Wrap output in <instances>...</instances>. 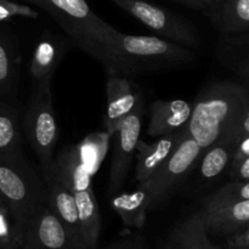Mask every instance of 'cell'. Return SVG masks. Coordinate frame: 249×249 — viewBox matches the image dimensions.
Returning a JSON list of instances; mask_svg holds the SVG:
<instances>
[{"mask_svg":"<svg viewBox=\"0 0 249 249\" xmlns=\"http://www.w3.org/2000/svg\"><path fill=\"white\" fill-rule=\"evenodd\" d=\"M194 60V51L179 44L157 36H133L117 29L104 44L97 58L107 73L125 77L177 70Z\"/></svg>","mask_w":249,"mask_h":249,"instance_id":"cell-1","label":"cell"},{"mask_svg":"<svg viewBox=\"0 0 249 249\" xmlns=\"http://www.w3.org/2000/svg\"><path fill=\"white\" fill-rule=\"evenodd\" d=\"M191 106L187 130L202 150H206L230 133L243 113L249 111L248 87L230 80L212 83Z\"/></svg>","mask_w":249,"mask_h":249,"instance_id":"cell-2","label":"cell"},{"mask_svg":"<svg viewBox=\"0 0 249 249\" xmlns=\"http://www.w3.org/2000/svg\"><path fill=\"white\" fill-rule=\"evenodd\" d=\"M0 202L23 231L40 204L48 202V189L23 152L0 155Z\"/></svg>","mask_w":249,"mask_h":249,"instance_id":"cell-3","label":"cell"},{"mask_svg":"<svg viewBox=\"0 0 249 249\" xmlns=\"http://www.w3.org/2000/svg\"><path fill=\"white\" fill-rule=\"evenodd\" d=\"M48 12L74 45L99 58L116 28L97 16L87 0H22Z\"/></svg>","mask_w":249,"mask_h":249,"instance_id":"cell-4","label":"cell"},{"mask_svg":"<svg viewBox=\"0 0 249 249\" xmlns=\"http://www.w3.org/2000/svg\"><path fill=\"white\" fill-rule=\"evenodd\" d=\"M22 135L38 157L41 174L53 165L55 148L58 140V125L53 108L51 89H33L21 123Z\"/></svg>","mask_w":249,"mask_h":249,"instance_id":"cell-5","label":"cell"},{"mask_svg":"<svg viewBox=\"0 0 249 249\" xmlns=\"http://www.w3.org/2000/svg\"><path fill=\"white\" fill-rule=\"evenodd\" d=\"M204 226L207 232L220 236L248 229L249 182L230 181L202 202Z\"/></svg>","mask_w":249,"mask_h":249,"instance_id":"cell-6","label":"cell"},{"mask_svg":"<svg viewBox=\"0 0 249 249\" xmlns=\"http://www.w3.org/2000/svg\"><path fill=\"white\" fill-rule=\"evenodd\" d=\"M202 152L203 150L192 138L186 125V131L172 155L147 181L139 184L147 194L150 202L148 212L162 207L172 192L194 169L201 158Z\"/></svg>","mask_w":249,"mask_h":249,"instance_id":"cell-7","label":"cell"},{"mask_svg":"<svg viewBox=\"0 0 249 249\" xmlns=\"http://www.w3.org/2000/svg\"><path fill=\"white\" fill-rule=\"evenodd\" d=\"M122 10L139 19L157 36L189 49L201 45L196 27L180 15L169 11L147 0H112Z\"/></svg>","mask_w":249,"mask_h":249,"instance_id":"cell-8","label":"cell"},{"mask_svg":"<svg viewBox=\"0 0 249 249\" xmlns=\"http://www.w3.org/2000/svg\"><path fill=\"white\" fill-rule=\"evenodd\" d=\"M143 96L139 97L133 111L122 122L121 126L111 136L113 138V153H112L111 169H109L108 192L113 196L125 184L130 170L131 162L135 157L136 143L140 140L143 121Z\"/></svg>","mask_w":249,"mask_h":249,"instance_id":"cell-9","label":"cell"},{"mask_svg":"<svg viewBox=\"0 0 249 249\" xmlns=\"http://www.w3.org/2000/svg\"><path fill=\"white\" fill-rule=\"evenodd\" d=\"M14 249H77L48 202L34 211Z\"/></svg>","mask_w":249,"mask_h":249,"instance_id":"cell-10","label":"cell"},{"mask_svg":"<svg viewBox=\"0 0 249 249\" xmlns=\"http://www.w3.org/2000/svg\"><path fill=\"white\" fill-rule=\"evenodd\" d=\"M72 44V40L68 36L58 34L45 33L40 36L34 46L29 66L33 89H51V82L56 68Z\"/></svg>","mask_w":249,"mask_h":249,"instance_id":"cell-11","label":"cell"},{"mask_svg":"<svg viewBox=\"0 0 249 249\" xmlns=\"http://www.w3.org/2000/svg\"><path fill=\"white\" fill-rule=\"evenodd\" d=\"M107 109L104 123L105 131L109 136L113 135L121 126L122 122L133 111L141 96L140 90H135L129 77L107 73L106 82Z\"/></svg>","mask_w":249,"mask_h":249,"instance_id":"cell-12","label":"cell"},{"mask_svg":"<svg viewBox=\"0 0 249 249\" xmlns=\"http://www.w3.org/2000/svg\"><path fill=\"white\" fill-rule=\"evenodd\" d=\"M44 182L48 189V203L60 223L67 231L68 236L72 242L74 243L75 248L83 249V238L82 231L79 226V219H78L77 204H75L74 196L65 185L60 181L53 172V165L50 170L43 174Z\"/></svg>","mask_w":249,"mask_h":249,"instance_id":"cell-13","label":"cell"},{"mask_svg":"<svg viewBox=\"0 0 249 249\" xmlns=\"http://www.w3.org/2000/svg\"><path fill=\"white\" fill-rule=\"evenodd\" d=\"M186 131V126L184 129L168 135L160 136L155 142H145L139 140L136 143V168H135V180L138 184L147 181L164 163V160L169 157L180 142Z\"/></svg>","mask_w":249,"mask_h":249,"instance_id":"cell-14","label":"cell"},{"mask_svg":"<svg viewBox=\"0 0 249 249\" xmlns=\"http://www.w3.org/2000/svg\"><path fill=\"white\" fill-rule=\"evenodd\" d=\"M243 131H249V111L243 113L237 125L230 133L203 150L199 158V174L203 179H215L228 168L236 141Z\"/></svg>","mask_w":249,"mask_h":249,"instance_id":"cell-15","label":"cell"},{"mask_svg":"<svg viewBox=\"0 0 249 249\" xmlns=\"http://www.w3.org/2000/svg\"><path fill=\"white\" fill-rule=\"evenodd\" d=\"M192 106L185 100H157L150 107L147 134L160 138L175 133L187 125Z\"/></svg>","mask_w":249,"mask_h":249,"instance_id":"cell-16","label":"cell"},{"mask_svg":"<svg viewBox=\"0 0 249 249\" xmlns=\"http://www.w3.org/2000/svg\"><path fill=\"white\" fill-rule=\"evenodd\" d=\"M215 55L219 62L245 82H249V36L248 33L220 34Z\"/></svg>","mask_w":249,"mask_h":249,"instance_id":"cell-17","label":"cell"},{"mask_svg":"<svg viewBox=\"0 0 249 249\" xmlns=\"http://www.w3.org/2000/svg\"><path fill=\"white\" fill-rule=\"evenodd\" d=\"M53 172L73 195L92 189V177L85 169L74 145L65 146L55 156Z\"/></svg>","mask_w":249,"mask_h":249,"instance_id":"cell-18","label":"cell"},{"mask_svg":"<svg viewBox=\"0 0 249 249\" xmlns=\"http://www.w3.org/2000/svg\"><path fill=\"white\" fill-rule=\"evenodd\" d=\"M204 15L220 34L247 33L249 0H218Z\"/></svg>","mask_w":249,"mask_h":249,"instance_id":"cell-19","label":"cell"},{"mask_svg":"<svg viewBox=\"0 0 249 249\" xmlns=\"http://www.w3.org/2000/svg\"><path fill=\"white\" fill-rule=\"evenodd\" d=\"M202 211L187 216L169 232L163 249H212Z\"/></svg>","mask_w":249,"mask_h":249,"instance_id":"cell-20","label":"cell"},{"mask_svg":"<svg viewBox=\"0 0 249 249\" xmlns=\"http://www.w3.org/2000/svg\"><path fill=\"white\" fill-rule=\"evenodd\" d=\"M21 73V53L16 38L0 26V96L16 90Z\"/></svg>","mask_w":249,"mask_h":249,"instance_id":"cell-21","label":"cell"},{"mask_svg":"<svg viewBox=\"0 0 249 249\" xmlns=\"http://www.w3.org/2000/svg\"><path fill=\"white\" fill-rule=\"evenodd\" d=\"M111 207L124 226L139 230L145 225L150 202L145 189L138 185L134 191L114 195L111 198Z\"/></svg>","mask_w":249,"mask_h":249,"instance_id":"cell-22","label":"cell"},{"mask_svg":"<svg viewBox=\"0 0 249 249\" xmlns=\"http://www.w3.org/2000/svg\"><path fill=\"white\" fill-rule=\"evenodd\" d=\"M22 152L19 114L11 105L0 100V155Z\"/></svg>","mask_w":249,"mask_h":249,"instance_id":"cell-23","label":"cell"},{"mask_svg":"<svg viewBox=\"0 0 249 249\" xmlns=\"http://www.w3.org/2000/svg\"><path fill=\"white\" fill-rule=\"evenodd\" d=\"M111 139L106 131H96L89 134L87 138H84V140L75 145L85 169L91 177H94L101 167L108 151Z\"/></svg>","mask_w":249,"mask_h":249,"instance_id":"cell-24","label":"cell"},{"mask_svg":"<svg viewBox=\"0 0 249 249\" xmlns=\"http://www.w3.org/2000/svg\"><path fill=\"white\" fill-rule=\"evenodd\" d=\"M22 232L9 209L0 202V248L14 249L21 240Z\"/></svg>","mask_w":249,"mask_h":249,"instance_id":"cell-25","label":"cell"},{"mask_svg":"<svg viewBox=\"0 0 249 249\" xmlns=\"http://www.w3.org/2000/svg\"><path fill=\"white\" fill-rule=\"evenodd\" d=\"M40 16L31 5L15 0H0V23H6L15 17L24 18H38Z\"/></svg>","mask_w":249,"mask_h":249,"instance_id":"cell-26","label":"cell"},{"mask_svg":"<svg viewBox=\"0 0 249 249\" xmlns=\"http://www.w3.org/2000/svg\"><path fill=\"white\" fill-rule=\"evenodd\" d=\"M101 249H147V242L141 235H128Z\"/></svg>","mask_w":249,"mask_h":249,"instance_id":"cell-27","label":"cell"},{"mask_svg":"<svg viewBox=\"0 0 249 249\" xmlns=\"http://www.w3.org/2000/svg\"><path fill=\"white\" fill-rule=\"evenodd\" d=\"M228 167L231 181L249 182V158L242 160H231Z\"/></svg>","mask_w":249,"mask_h":249,"instance_id":"cell-28","label":"cell"},{"mask_svg":"<svg viewBox=\"0 0 249 249\" xmlns=\"http://www.w3.org/2000/svg\"><path fill=\"white\" fill-rule=\"evenodd\" d=\"M175 1L180 2L182 5H186V6L191 7L194 10H198V11L204 12L207 10L211 9L214 4H215L218 0H175Z\"/></svg>","mask_w":249,"mask_h":249,"instance_id":"cell-29","label":"cell"},{"mask_svg":"<svg viewBox=\"0 0 249 249\" xmlns=\"http://www.w3.org/2000/svg\"><path fill=\"white\" fill-rule=\"evenodd\" d=\"M212 249H223V248L219 247V246H213V247H212Z\"/></svg>","mask_w":249,"mask_h":249,"instance_id":"cell-30","label":"cell"},{"mask_svg":"<svg viewBox=\"0 0 249 249\" xmlns=\"http://www.w3.org/2000/svg\"><path fill=\"white\" fill-rule=\"evenodd\" d=\"M225 249H249V248H225Z\"/></svg>","mask_w":249,"mask_h":249,"instance_id":"cell-31","label":"cell"},{"mask_svg":"<svg viewBox=\"0 0 249 249\" xmlns=\"http://www.w3.org/2000/svg\"><path fill=\"white\" fill-rule=\"evenodd\" d=\"M0 249H1V248H0Z\"/></svg>","mask_w":249,"mask_h":249,"instance_id":"cell-32","label":"cell"}]
</instances>
